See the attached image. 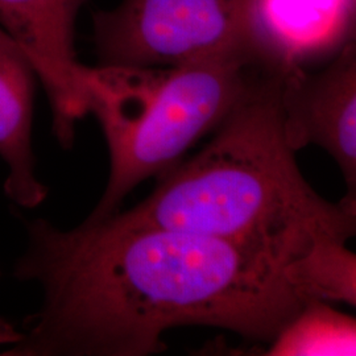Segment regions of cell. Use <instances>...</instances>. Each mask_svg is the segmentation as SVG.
<instances>
[{"label": "cell", "mask_w": 356, "mask_h": 356, "mask_svg": "<svg viewBox=\"0 0 356 356\" xmlns=\"http://www.w3.org/2000/svg\"><path fill=\"white\" fill-rule=\"evenodd\" d=\"M24 225L13 276L36 282L42 302L0 355H152L182 326L272 342L309 301L289 279L291 259L261 244L114 218Z\"/></svg>", "instance_id": "6da1fadb"}, {"label": "cell", "mask_w": 356, "mask_h": 356, "mask_svg": "<svg viewBox=\"0 0 356 356\" xmlns=\"http://www.w3.org/2000/svg\"><path fill=\"white\" fill-rule=\"evenodd\" d=\"M285 76L261 70L201 152L160 175L115 220L256 243L293 261L318 239L356 236V216L319 197L286 136Z\"/></svg>", "instance_id": "7a4b0ae2"}, {"label": "cell", "mask_w": 356, "mask_h": 356, "mask_svg": "<svg viewBox=\"0 0 356 356\" xmlns=\"http://www.w3.org/2000/svg\"><path fill=\"white\" fill-rule=\"evenodd\" d=\"M260 72L242 51L169 69L90 67L89 114L102 124L110 176L85 223L115 216L140 182L176 165L222 123Z\"/></svg>", "instance_id": "3957f363"}, {"label": "cell", "mask_w": 356, "mask_h": 356, "mask_svg": "<svg viewBox=\"0 0 356 356\" xmlns=\"http://www.w3.org/2000/svg\"><path fill=\"white\" fill-rule=\"evenodd\" d=\"M98 66L169 69L243 51L241 0H122L94 16Z\"/></svg>", "instance_id": "277c9868"}, {"label": "cell", "mask_w": 356, "mask_h": 356, "mask_svg": "<svg viewBox=\"0 0 356 356\" xmlns=\"http://www.w3.org/2000/svg\"><path fill=\"white\" fill-rule=\"evenodd\" d=\"M355 35L356 0H241L243 51L267 72L312 70Z\"/></svg>", "instance_id": "5b68a950"}, {"label": "cell", "mask_w": 356, "mask_h": 356, "mask_svg": "<svg viewBox=\"0 0 356 356\" xmlns=\"http://www.w3.org/2000/svg\"><path fill=\"white\" fill-rule=\"evenodd\" d=\"M88 0H0V26L26 51L51 103L53 132L64 148L89 114V66L76 61V23Z\"/></svg>", "instance_id": "8992f818"}, {"label": "cell", "mask_w": 356, "mask_h": 356, "mask_svg": "<svg viewBox=\"0 0 356 356\" xmlns=\"http://www.w3.org/2000/svg\"><path fill=\"white\" fill-rule=\"evenodd\" d=\"M284 110L293 149H326L343 175L338 202L356 216V35L326 64L285 76Z\"/></svg>", "instance_id": "52a82bcc"}, {"label": "cell", "mask_w": 356, "mask_h": 356, "mask_svg": "<svg viewBox=\"0 0 356 356\" xmlns=\"http://www.w3.org/2000/svg\"><path fill=\"white\" fill-rule=\"evenodd\" d=\"M36 79L26 51L0 26V157L8 169L4 193L26 209L38 207L48 195L32 149Z\"/></svg>", "instance_id": "ba28073f"}, {"label": "cell", "mask_w": 356, "mask_h": 356, "mask_svg": "<svg viewBox=\"0 0 356 356\" xmlns=\"http://www.w3.org/2000/svg\"><path fill=\"white\" fill-rule=\"evenodd\" d=\"M270 343L267 355H356V318L309 300Z\"/></svg>", "instance_id": "9c48e42d"}, {"label": "cell", "mask_w": 356, "mask_h": 356, "mask_svg": "<svg viewBox=\"0 0 356 356\" xmlns=\"http://www.w3.org/2000/svg\"><path fill=\"white\" fill-rule=\"evenodd\" d=\"M307 300L341 301L356 307V254L344 242L322 238L286 268Z\"/></svg>", "instance_id": "30bf717a"}, {"label": "cell", "mask_w": 356, "mask_h": 356, "mask_svg": "<svg viewBox=\"0 0 356 356\" xmlns=\"http://www.w3.org/2000/svg\"><path fill=\"white\" fill-rule=\"evenodd\" d=\"M22 337H23V332L16 330L11 322L0 318V346L1 344L13 346L17 343L22 339Z\"/></svg>", "instance_id": "8fae6325"}]
</instances>
